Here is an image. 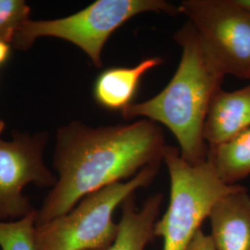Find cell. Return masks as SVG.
<instances>
[{"label":"cell","instance_id":"10","mask_svg":"<svg viewBox=\"0 0 250 250\" xmlns=\"http://www.w3.org/2000/svg\"><path fill=\"white\" fill-rule=\"evenodd\" d=\"M162 62L161 57H150L134 67H118L103 71L95 83V99L105 108L123 112L133 104L136 90L144 75Z\"/></svg>","mask_w":250,"mask_h":250},{"label":"cell","instance_id":"18","mask_svg":"<svg viewBox=\"0 0 250 250\" xmlns=\"http://www.w3.org/2000/svg\"><path fill=\"white\" fill-rule=\"evenodd\" d=\"M246 1H247V2H248V3L250 5V0H246Z\"/></svg>","mask_w":250,"mask_h":250},{"label":"cell","instance_id":"9","mask_svg":"<svg viewBox=\"0 0 250 250\" xmlns=\"http://www.w3.org/2000/svg\"><path fill=\"white\" fill-rule=\"evenodd\" d=\"M216 250H250V196L241 187L223 197L208 218Z\"/></svg>","mask_w":250,"mask_h":250},{"label":"cell","instance_id":"8","mask_svg":"<svg viewBox=\"0 0 250 250\" xmlns=\"http://www.w3.org/2000/svg\"><path fill=\"white\" fill-rule=\"evenodd\" d=\"M250 127V84L235 91L219 89L208 108L203 136L208 146L225 143Z\"/></svg>","mask_w":250,"mask_h":250},{"label":"cell","instance_id":"5","mask_svg":"<svg viewBox=\"0 0 250 250\" xmlns=\"http://www.w3.org/2000/svg\"><path fill=\"white\" fill-rule=\"evenodd\" d=\"M147 12L179 14L178 7L164 0H98L65 18L29 20L17 30L11 44L24 50L39 37L62 38L77 45L101 68L102 51L109 36L129 20Z\"/></svg>","mask_w":250,"mask_h":250},{"label":"cell","instance_id":"3","mask_svg":"<svg viewBox=\"0 0 250 250\" xmlns=\"http://www.w3.org/2000/svg\"><path fill=\"white\" fill-rule=\"evenodd\" d=\"M162 161L170 176V201L154 235L162 238V250H185L216 203L242 186L224 183L208 158L190 164L172 146L166 145Z\"/></svg>","mask_w":250,"mask_h":250},{"label":"cell","instance_id":"7","mask_svg":"<svg viewBox=\"0 0 250 250\" xmlns=\"http://www.w3.org/2000/svg\"><path fill=\"white\" fill-rule=\"evenodd\" d=\"M45 139L44 134L18 133L12 141L0 139V222L15 221L36 211L22 194L27 185L55 187L58 179L42 159Z\"/></svg>","mask_w":250,"mask_h":250},{"label":"cell","instance_id":"16","mask_svg":"<svg viewBox=\"0 0 250 250\" xmlns=\"http://www.w3.org/2000/svg\"><path fill=\"white\" fill-rule=\"evenodd\" d=\"M9 50H10V46L9 43L0 40V65L8 60Z\"/></svg>","mask_w":250,"mask_h":250},{"label":"cell","instance_id":"17","mask_svg":"<svg viewBox=\"0 0 250 250\" xmlns=\"http://www.w3.org/2000/svg\"><path fill=\"white\" fill-rule=\"evenodd\" d=\"M4 127H5V124H4V122L0 119V134L1 133L3 132V130H4Z\"/></svg>","mask_w":250,"mask_h":250},{"label":"cell","instance_id":"2","mask_svg":"<svg viewBox=\"0 0 250 250\" xmlns=\"http://www.w3.org/2000/svg\"><path fill=\"white\" fill-rule=\"evenodd\" d=\"M173 39L182 47V57L169 83L151 99L130 105L122 115L127 120L143 117L166 126L175 136L183 159L196 165L208 158L204 123L209 103L221 89L225 75L206 53L189 21Z\"/></svg>","mask_w":250,"mask_h":250},{"label":"cell","instance_id":"12","mask_svg":"<svg viewBox=\"0 0 250 250\" xmlns=\"http://www.w3.org/2000/svg\"><path fill=\"white\" fill-rule=\"evenodd\" d=\"M208 158L222 181L235 186L250 175V127L225 143L208 146Z\"/></svg>","mask_w":250,"mask_h":250},{"label":"cell","instance_id":"15","mask_svg":"<svg viewBox=\"0 0 250 250\" xmlns=\"http://www.w3.org/2000/svg\"><path fill=\"white\" fill-rule=\"evenodd\" d=\"M185 250H216V248L211 236L199 229Z\"/></svg>","mask_w":250,"mask_h":250},{"label":"cell","instance_id":"13","mask_svg":"<svg viewBox=\"0 0 250 250\" xmlns=\"http://www.w3.org/2000/svg\"><path fill=\"white\" fill-rule=\"evenodd\" d=\"M37 210L21 219L0 222V248L2 250H36Z\"/></svg>","mask_w":250,"mask_h":250},{"label":"cell","instance_id":"4","mask_svg":"<svg viewBox=\"0 0 250 250\" xmlns=\"http://www.w3.org/2000/svg\"><path fill=\"white\" fill-rule=\"evenodd\" d=\"M160 164L146 167L133 178L118 182L82 198L69 212L36 226V250H107L115 240L117 208L148 187Z\"/></svg>","mask_w":250,"mask_h":250},{"label":"cell","instance_id":"14","mask_svg":"<svg viewBox=\"0 0 250 250\" xmlns=\"http://www.w3.org/2000/svg\"><path fill=\"white\" fill-rule=\"evenodd\" d=\"M30 7L21 0H0V40L11 43L20 27L30 19Z\"/></svg>","mask_w":250,"mask_h":250},{"label":"cell","instance_id":"1","mask_svg":"<svg viewBox=\"0 0 250 250\" xmlns=\"http://www.w3.org/2000/svg\"><path fill=\"white\" fill-rule=\"evenodd\" d=\"M165 146L161 126L147 119L98 128L73 122L61 128L54 157L59 179L37 210L36 226L69 212L93 192L161 164Z\"/></svg>","mask_w":250,"mask_h":250},{"label":"cell","instance_id":"6","mask_svg":"<svg viewBox=\"0 0 250 250\" xmlns=\"http://www.w3.org/2000/svg\"><path fill=\"white\" fill-rule=\"evenodd\" d=\"M178 10L224 75L250 80V5L246 0H185Z\"/></svg>","mask_w":250,"mask_h":250},{"label":"cell","instance_id":"11","mask_svg":"<svg viewBox=\"0 0 250 250\" xmlns=\"http://www.w3.org/2000/svg\"><path fill=\"white\" fill-rule=\"evenodd\" d=\"M163 196L157 193L147 197L141 208L132 195L122 204V217L113 244L107 250H145L153 240L154 227L160 214Z\"/></svg>","mask_w":250,"mask_h":250}]
</instances>
